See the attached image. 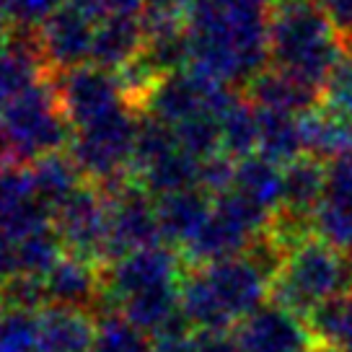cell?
Masks as SVG:
<instances>
[{
    "mask_svg": "<svg viewBox=\"0 0 352 352\" xmlns=\"http://www.w3.org/2000/svg\"><path fill=\"white\" fill-rule=\"evenodd\" d=\"M189 60L218 83H252L270 60V0H192Z\"/></svg>",
    "mask_w": 352,
    "mask_h": 352,
    "instance_id": "6da1fadb",
    "label": "cell"
},
{
    "mask_svg": "<svg viewBox=\"0 0 352 352\" xmlns=\"http://www.w3.org/2000/svg\"><path fill=\"white\" fill-rule=\"evenodd\" d=\"M350 52L316 0L275 3L270 21V60L275 70L298 78L321 94L334 67Z\"/></svg>",
    "mask_w": 352,
    "mask_h": 352,
    "instance_id": "7a4b0ae2",
    "label": "cell"
},
{
    "mask_svg": "<svg viewBox=\"0 0 352 352\" xmlns=\"http://www.w3.org/2000/svg\"><path fill=\"white\" fill-rule=\"evenodd\" d=\"M272 280L252 254L205 264L182 285V314L202 331H226L264 306Z\"/></svg>",
    "mask_w": 352,
    "mask_h": 352,
    "instance_id": "3957f363",
    "label": "cell"
},
{
    "mask_svg": "<svg viewBox=\"0 0 352 352\" xmlns=\"http://www.w3.org/2000/svg\"><path fill=\"white\" fill-rule=\"evenodd\" d=\"M352 293V256L308 236L287 252L272 283V303L308 319L321 303Z\"/></svg>",
    "mask_w": 352,
    "mask_h": 352,
    "instance_id": "277c9868",
    "label": "cell"
},
{
    "mask_svg": "<svg viewBox=\"0 0 352 352\" xmlns=\"http://www.w3.org/2000/svg\"><path fill=\"white\" fill-rule=\"evenodd\" d=\"M65 138V109L50 86L26 88L0 122V161L52 153Z\"/></svg>",
    "mask_w": 352,
    "mask_h": 352,
    "instance_id": "5b68a950",
    "label": "cell"
},
{
    "mask_svg": "<svg viewBox=\"0 0 352 352\" xmlns=\"http://www.w3.org/2000/svg\"><path fill=\"white\" fill-rule=\"evenodd\" d=\"M239 352H314L319 344L308 321L277 303H264L239 324Z\"/></svg>",
    "mask_w": 352,
    "mask_h": 352,
    "instance_id": "8992f818",
    "label": "cell"
},
{
    "mask_svg": "<svg viewBox=\"0 0 352 352\" xmlns=\"http://www.w3.org/2000/svg\"><path fill=\"white\" fill-rule=\"evenodd\" d=\"M138 145V132L124 111H114L111 117L80 127L76 145L78 166L91 176L109 179L120 171V166L132 155Z\"/></svg>",
    "mask_w": 352,
    "mask_h": 352,
    "instance_id": "52a82bcc",
    "label": "cell"
},
{
    "mask_svg": "<svg viewBox=\"0 0 352 352\" xmlns=\"http://www.w3.org/2000/svg\"><path fill=\"white\" fill-rule=\"evenodd\" d=\"M60 101L65 117L86 127L94 122L111 117L114 111H120L122 86L109 76L104 67H73L65 76Z\"/></svg>",
    "mask_w": 352,
    "mask_h": 352,
    "instance_id": "ba28073f",
    "label": "cell"
},
{
    "mask_svg": "<svg viewBox=\"0 0 352 352\" xmlns=\"http://www.w3.org/2000/svg\"><path fill=\"white\" fill-rule=\"evenodd\" d=\"M94 34L96 23L94 16L80 8L78 3L67 0L65 6L42 26V55L44 60L63 67H76L91 57L94 50Z\"/></svg>",
    "mask_w": 352,
    "mask_h": 352,
    "instance_id": "9c48e42d",
    "label": "cell"
},
{
    "mask_svg": "<svg viewBox=\"0 0 352 352\" xmlns=\"http://www.w3.org/2000/svg\"><path fill=\"white\" fill-rule=\"evenodd\" d=\"M60 231L70 246L83 254L107 252L109 210L101 208V199L94 192H73L60 205Z\"/></svg>",
    "mask_w": 352,
    "mask_h": 352,
    "instance_id": "30bf717a",
    "label": "cell"
},
{
    "mask_svg": "<svg viewBox=\"0 0 352 352\" xmlns=\"http://www.w3.org/2000/svg\"><path fill=\"white\" fill-rule=\"evenodd\" d=\"M155 233H158V218L155 210L140 197L138 192H124L122 199L109 210V239H107V252H140L153 246Z\"/></svg>",
    "mask_w": 352,
    "mask_h": 352,
    "instance_id": "8fae6325",
    "label": "cell"
},
{
    "mask_svg": "<svg viewBox=\"0 0 352 352\" xmlns=\"http://www.w3.org/2000/svg\"><path fill=\"white\" fill-rule=\"evenodd\" d=\"M176 272H179V262H176L174 252L161 249V246H148L140 252H132L117 270L114 277V287L120 298H135L140 293L155 290V287L174 285Z\"/></svg>",
    "mask_w": 352,
    "mask_h": 352,
    "instance_id": "7c38bea8",
    "label": "cell"
},
{
    "mask_svg": "<svg viewBox=\"0 0 352 352\" xmlns=\"http://www.w3.org/2000/svg\"><path fill=\"white\" fill-rule=\"evenodd\" d=\"M145 39H148V34H145L143 19H138V16H107L96 23L91 57L104 70L127 65L135 57L143 55Z\"/></svg>",
    "mask_w": 352,
    "mask_h": 352,
    "instance_id": "4fadbf2b",
    "label": "cell"
},
{
    "mask_svg": "<svg viewBox=\"0 0 352 352\" xmlns=\"http://www.w3.org/2000/svg\"><path fill=\"white\" fill-rule=\"evenodd\" d=\"M249 101L256 109L285 111V114H306L316 109L321 94L316 88L300 83L298 78L287 76L283 70H264L249 83Z\"/></svg>",
    "mask_w": 352,
    "mask_h": 352,
    "instance_id": "5bb4252c",
    "label": "cell"
},
{
    "mask_svg": "<svg viewBox=\"0 0 352 352\" xmlns=\"http://www.w3.org/2000/svg\"><path fill=\"white\" fill-rule=\"evenodd\" d=\"M42 44L32 39V32L13 36L0 52V111H6L26 88H32L42 60Z\"/></svg>",
    "mask_w": 352,
    "mask_h": 352,
    "instance_id": "9a60e30c",
    "label": "cell"
},
{
    "mask_svg": "<svg viewBox=\"0 0 352 352\" xmlns=\"http://www.w3.org/2000/svg\"><path fill=\"white\" fill-rule=\"evenodd\" d=\"M324 195H327V164L314 155H303L285 168V197L280 212L290 218L311 220Z\"/></svg>",
    "mask_w": 352,
    "mask_h": 352,
    "instance_id": "2e32d148",
    "label": "cell"
},
{
    "mask_svg": "<svg viewBox=\"0 0 352 352\" xmlns=\"http://www.w3.org/2000/svg\"><path fill=\"white\" fill-rule=\"evenodd\" d=\"M212 205L208 202V195L202 189H184L174 195H164L161 205L155 208L158 231L174 239V241L189 243L210 218Z\"/></svg>",
    "mask_w": 352,
    "mask_h": 352,
    "instance_id": "e0dca14e",
    "label": "cell"
},
{
    "mask_svg": "<svg viewBox=\"0 0 352 352\" xmlns=\"http://www.w3.org/2000/svg\"><path fill=\"white\" fill-rule=\"evenodd\" d=\"M300 120V135L306 145V155H314L319 161H334L340 155L352 151V122L334 114V111L316 107L298 117Z\"/></svg>",
    "mask_w": 352,
    "mask_h": 352,
    "instance_id": "ac0fdd59",
    "label": "cell"
},
{
    "mask_svg": "<svg viewBox=\"0 0 352 352\" xmlns=\"http://www.w3.org/2000/svg\"><path fill=\"white\" fill-rule=\"evenodd\" d=\"M256 122H259V148L256 151L262 158L287 168L290 164H296L298 158L306 155V145H303V135H300V120L296 114L256 109Z\"/></svg>",
    "mask_w": 352,
    "mask_h": 352,
    "instance_id": "d6986e66",
    "label": "cell"
},
{
    "mask_svg": "<svg viewBox=\"0 0 352 352\" xmlns=\"http://www.w3.org/2000/svg\"><path fill=\"white\" fill-rule=\"evenodd\" d=\"M231 189L241 192L243 197H249L259 208L277 215L283 208V197H285V168L262 155L243 158L236 166V179Z\"/></svg>",
    "mask_w": 352,
    "mask_h": 352,
    "instance_id": "ffe728a7",
    "label": "cell"
},
{
    "mask_svg": "<svg viewBox=\"0 0 352 352\" xmlns=\"http://www.w3.org/2000/svg\"><path fill=\"white\" fill-rule=\"evenodd\" d=\"M36 352H83L91 344V324L78 308L55 306L36 316Z\"/></svg>",
    "mask_w": 352,
    "mask_h": 352,
    "instance_id": "44dd1931",
    "label": "cell"
},
{
    "mask_svg": "<svg viewBox=\"0 0 352 352\" xmlns=\"http://www.w3.org/2000/svg\"><path fill=\"white\" fill-rule=\"evenodd\" d=\"M308 329L319 347L334 352H352V293L321 303L308 314Z\"/></svg>",
    "mask_w": 352,
    "mask_h": 352,
    "instance_id": "7402d4cb",
    "label": "cell"
},
{
    "mask_svg": "<svg viewBox=\"0 0 352 352\" xmlns=\"http://www.w3.org/2000/svg\"><path fill=\"white\" fill-rule=\"evenodd\" d=\"M220 132H223V151L233 158H252L259 148V122L252 101L236 99L220 117Z\"/></svg>",
    "mask_w": 352,
    "mask_h": 352,
    "instance_id": "603a6c76",
    "label": "cell"
},
{
    "mask_svg": "<svg viewBox=\"0 0 352 352\" xmlns=\"http://www.w3.org/2000/svg\"><path fill=\"white\" fill-rule=\"evenodd\" d=\"M311 233L342 254L352 252V199L324 195L311 215Z\"/></svg>",
    "mask_w": 352,
    "mask_h": 352,
    "instance_id": "cb8c5ba5",
    "label": "cell"
},
{
    "mask_svg": "<svg viewBox=\"0 0 352 352\" xmlns=\"http://www.w3.org/2000/svg\"><path fill=\"white\" fill-rule=\"evenodd\" d=\"M44 290L60 306L78 308L94 293V277L83 262H57L44 280Z\"/></svg>",
    "mask_w": 352,
    "mask_h": 352,
    "instance_id": "d4e9b609",
    "label": "cell"
},
{
    "mask_svg": "<svg viewBox=\"0 0 352 352\" xmlns=\"http://www.w3.org/2000/svg\"><path fill=\"white\" fill-rule=\"evenodd\" d=\"M36 171L32 176V189L42 205H63L76 189V168L55 155L36 161Z\"/></svg>",
    "mask_w": 352,
    "mask_h": 352,
    "instance_id": "484cf974",
    "label": "cell"
},
{
    "mask_svg": "<svg viewBox=\"0 0 352 352\" xmlns=\"http://www.w3.org/2000/svg\"><path fill=\"white\" fill-rule=\"evenodd\" d=\"M39 321L29 311L13 308L0 316V352H36Z\"/></svg>",
    "mask_w": 352,
    "mask_h": 352,
    "instance_id": "4316f807",
    "label": "cell"
},
{
    "mask_svg": "<svg viewBox=\"0 0 352 352\" xmlns=\"http://www.w3.org/2000/svg\"><path fill=\"white\" fill-rule=\"evenodd\" d=\"M321 107L352 122V52L334 67L327 86L321 88Z\"/></svg>",
    "mask_w": 352,
    "mask_h": 352,
    "instance_id": "83f0119b",
    "label": "cell"
},
{
    "mask_svg": "<svg viewBox=\"0 0 352 352\" xmlns=\"http://www.w3.org/2000/svg\"><path fill=\"white\" fill-rule=\"evenodd\" d=\"M60 3L63 0H6L0 13H6L13 23H19L21 32H34L63 8Z\"/></svg>",
    "mask_w": 352,
    "mask_h": 352,
    "instance_id": "f1b7e54d",
    "label": "cell"
},
{
    "mask_svg": "<svg viewBox=\"0 0 352 352\" xmlns=\"http://www.w3.org/2000/svg\"><path fill=\"white\" fill-rule=\"evenodd\" d=\"M96 352H145L140 331L124 321H107L96 340Z\"/></svg>",
    "mask_w": 352,
    "mask_h": 352,
    "instance_id": "f546056e",
    "label": "cell"
},
{
    "mask_svg": "<svg viewBox=\"0 0 352 352\" xmlns=\"http://www.w3.org/2000/svg\"><path fill=\"white\" fill-rule=\"evenodd\" d=\"M86 8L94 19H107V16H138L145 0H70Z\"/></svg>",
    "mask_w": 352,
    "mask_h": 352,
    "instance_id": "4dcf8cb0",
    "label": "cell"
},
{
    "mask_svg": "<svg viewBox=\"0 0 352 352\" xmlns=\"http://www.w3.org/2000/svg\"><path fill=\"white\" fill-rule=\"evenodd\" d=\"M321 11L329 16V21L337 26L342 39L352 50V0H316Z\"/></svg>",
    "mask_w": 352,
    "mask_h": 352,
    "instance_id": "1f68e13d",
    "label": "cell"
},
{
    "mask_svg": "<svg viewBox=\"0 0 352 352\" xmlns=\"http://www.w3.org/2000/svg\"><path fill=\"white\" fill-rule=\"evenodd\" d=\"M21 270V256H19V243L13 241L11 236L0 233V280H8V277Z\"/></svg>",
    "mask_w": 352,
    "mask_h": 352,
    "instance_id": "d6a6232c",
    "label": "cell"
},
{
    "mask_svg": "<svg viewBox=\"0 0 352 352\" xmlns=\"http://www.w3.org/2000/svg\"><path fill=\"white\" fill-rule=\"evenodd\" d=\"M3 39H6V26H3V19H0V52L6 50V47H3Z\"/></svg>",
    "mask_w": 352,
    "mask_h": 352,
    "instance_id": "836d02e7",
    "label": "cell"
},
{
    "mask_svg": "<svg viewBox=\"0 0 352 352\" xmlns=\"http://www.w3.org/2000/svg\"><path fill=\"white\" fill-rule=\"evenodd\" d=\"M275 3H287V0H275Z\"/></svg>",
    "mask_w": 352,
    "mask_h": 352,
    "instance_id": "e575fe53",
    "label": "cell"
}]
</instances>
